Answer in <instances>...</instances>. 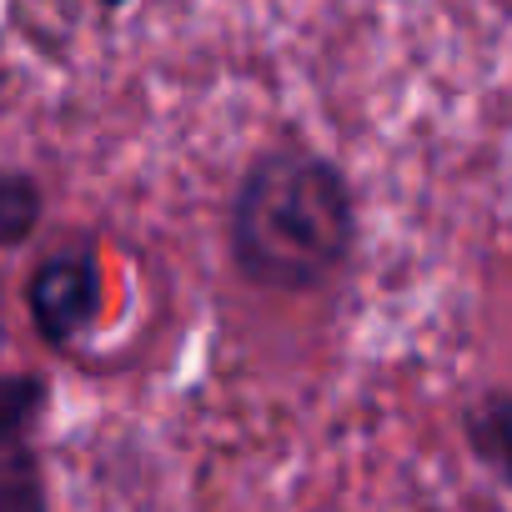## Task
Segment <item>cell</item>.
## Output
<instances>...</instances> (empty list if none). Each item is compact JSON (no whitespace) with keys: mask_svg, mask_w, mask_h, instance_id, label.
<instances>
[{"mask_svg":"<svg viewBox=\"0 0 512 512\" xmlns=\"http://www.w3.org/2000/svg\"><path fill=\"white\" fill-rule=\"evenodd\" d=\"M231 262L262 292H317L357 241V201L337 161L277 146L262 151L231 196Z\"/></svg>","mask_w":512,"mask_h":512,"instance_id":"1","label":"cell"},{"mask_svg":"<svg viewBox=\"0 0 512 512\" xmlns=\"http://www.w3.org/2000/svg\"><path fill=\"white\" fill-rule=\"evenodd\" d=\"M46 397L41 372H0V512H46L41 452L31 442Z\"/></svg>","mask_w":512,"mask_h":512,"instance_id":"2","label":"cell"},{"mask_svg":"<svg viewBox=\"0 0 512 512\" xmlns=\"http://www.w3.org/2000/svg\"><path fill=\"white\" fill-rule=\"evenodd\" d=\"M26 312L31 327L46 347H71L76 332H86L101 312V267L96 256L81 251H56L31 272L26 282Z\"/></svg>","mask_w":512,"mask_h":512,"instance_id":"3","label":"cell"},{"mask_svg":"<svg viewBox=\"0 0 512 512\" xmlns=\"http://www.w3.org/2000/svg\"><path fill=\"white\" fill-rule=\"evenodd\" d=\"M462 432H467L472 457L502 487H512V392H487L477 407H467Z\"/></svg>","mask_w":512,"mask_h":512,"instance_id":"4","label":"cell"},{"mask_svg":"<svg viewBox=\"0 0 512 512\" xmlns=\"http://www.w3.org/2000/svg\"><path fill=\"white\" fill-rule=\"evenodd\" d=\"M46 211L41 181L31 171H0V246H21Z\"/></svg>","mask_w":512,"mask_h":512,"instance_id":"5","label":"cell"},{"mask_svg":"<svg viewBox=\"0 0 512 512\" xmlns=\"http://www.w3.org/2000/svg\"><path fill=\"white\" fill-rule=\"evenodd\" d=\"M101 11H121V6H131V0H96Z\"/></svg>","mask_w":512,"mask_h":512,"instance_id":"6","label":"cell"}]
</instances>
